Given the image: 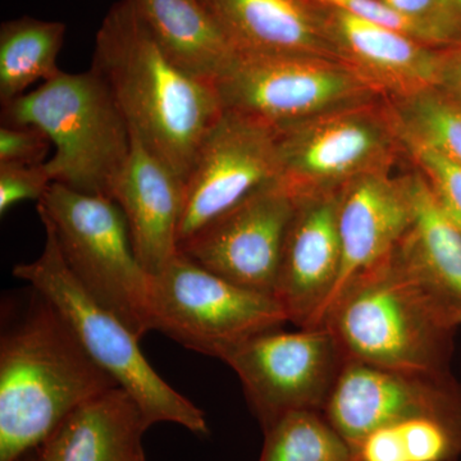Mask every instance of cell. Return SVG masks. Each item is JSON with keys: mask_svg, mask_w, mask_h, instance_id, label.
I'll use <instances>...</instances> for the list:
<instances>
[{"mask_svg": "<svg viewBox=\"0 0 461 461\" xmlns=\"http://www.w3.org/2000/svg\"><path fill=\"white\" fill-rule=\"evenodd\" d=\"M91 68L107 84L130 132L185 186L203 141L223 113L214 85L169 60L135 0L109 9Z\"/></svg>", "mask_w": 461, "mask_h": 461, "instance_id": "cell-1", "label": "cell"}, {"mask_svg": "<svg viewBox=\"0 0 461 461\" xmlns=\"http://www.w3.org/2000/svg\"><path fill=\"white\" fill-rule=\"evenodd\" d=\"M29 287L23 302L3 306L0 461L39 447L81 403L120 387L53 303Z\"/></svg>", "mask_w": 461, "mask_h": 461, "instance_id": "cell-2", "label": "cell"}, {"mask_svg": "<svg viewBox=\"0 0 461 461\" xmlns=\"http://www.w3.org/2000/svg\"><path fill=\"white\" fill-rule=\"evenodd\" d=\"M348 359L397 371L450 372L459 327L397 260L354 278L327 312Z\"/></svg>", "mask_w": 461, "mask_h": 461, "instance_id": "cell-3", "label": "cell"}, {"mask_svg": "<svg viewBox=\"0 0 461 461\" xmlns=\"http://www.w3.org/2000/svg\"><path fill=\"white\" fill-rule=\"evenodd\" d=\"M3 124L32 126L56 148L45 162L51 180L78 193H113L131 154V132L95 69L60 72L32 93L3 104Z\"/></svg>", "mask_w": 461, "mask_h": 461, "instance_id": "cell-4", "label": "cell"}, {"mask_svg": "<svg viewBox=\"0 0 461 461\" xmlns=\"http://www.w3.org/2000/svg\"><path fill=\"white\" fill-rule=\"evenodd\" d=\"M45 244L33 262L17 264L14 277L50 299L74 329L100 368L140 405L150 426L175 423L195 435H208L202 409L160 377L142 354L140 339L87 293L63 259L50 224L41 221Z\"/></svg>", "mask_w": 461, "mask_h": 461, "instance_id": "cell-5", "label": "cell"}, {"mask_svg": "<svg viewBox=\"0 0 461 461\" xmlns=\"http://www.w3.org/2000/svg\"><path fill=\"white\" fill-rule=\"evenodd\" d=\"M36 209L56 233L63 259L81 286L139 339L153 330L150 275L136 256L117 202L54 182Z\"/></svg>", "mask_w": 461, "mask_h": 461, "instance_id": "cell-6", "label": "cell"}, {"mask_svg": "<svg viewBox=\"0 0 461 461\" xmlns=\"http://www.w3.org/2000/svg\"><path fill=\"white\" fill-rule=\"evenodd\" d=\"M276 142L277 182L294 198L338 193L363 176L391 171L403 153L384 98L281 127Z\"/></svg>", "mask_w": 461, "mask_h": 461, "instance_id": "cell-7", "label": "cell"}, {"mask_svg": "<svg viewBox=\"0 0 461 461\" xmlns=\"http://www.w3.org/2000/svg\"><path fill=\"white\" fill-rule=\"evenodd\" d=\"M150 312L153 330L221 360L248 339L288 321L275 297L239 286L181 251L150 276Z\"/></svg>", "mask_w": 461, "mask_h": 461, "instance_id": "cell-8", "label": "cell"}, {"mask_svg": "<svg viewBox=\"0 0 461 461\" xmlns=\"http://www.w3.org/2000/svg\"><path fill=\"white\" fill-rule=\"evenodd\" d=\"M223 111L277 130L381 98L335 58L236 53L214 84Z\"/></svg>", "mask_w": 461, "mask_h": 461, "instance_id": "cell-9", "label": "cell"}, {"mask_svg": "<svg viewBox=\"0 0 461 461\" xmlns=\"http://www.w3.org/2000/svg\"><path fill=\"white\" fill-rule=\"evenodd\" d=\"M348 355L327 326L266 330L224 363L235 371L263 432L288 412L324 411Z\"/></svg>", "mask_w": 461, "mask_h": 461, "instance_id": "cell-10", "label": "cell"}, {"mask_svg": "<svg viewBox=\"0 0 461 461\" xmlns=\"http://www.w3.org/2000/svg\"><path fill=\"white\" fill-rule=\"evenodd\" d=\"M273 182H277L276 130L223 111L203 141L185 182L178 247Z\"/></svg>", "mask_w": 461, "mask_h": 461, "instance_id": "cell-11", "label": "cell"}, {"mask_svg": "<svg viewBox=\"0 0 461 461\" xmlns=\"http://www.w3.org/2000/svg\"><path fill=\"white\" fill-rule=\"evenodd\" d=\"M294 211L295 198L273 182L194 233L178 251L239 286L275 297Z\"/></svg>", "mask_w": 461, "mask_h": 461, "instance_id": "cell-12", "label": "cell"}, {"mask_svg": "<svg viewBox=\"0 0 461 461\" xmlns=\"http://www.w3.org/2000/svg\"><path fill=\"white\" fill-rule=\"evenodd\" d=\"M455 411H461V384L451 372L397 371L348 357L323 414L353 448L387 424Z\"/></svg>", "mask_w": 461, "mask_h": 461, "instance_id": "cell-13", "label": "cell"}, {"mask_svg": "<svg viewBox=\"0 0 461 461\" xmlns=\"http://www.w3.org/2000/svg\"><path fill=\"white\" fill-rule=\"evenodd\" d=\"M339 193L295 198L285 238L275 299L297 329L320 327L341 268Z\"/></svg>", "mask_w": 461, "mask_h": 461, "instance_id": "cell-14", "label": "cell"}, {"mask_svg": "<svg viewBox=\"0 0 461 461\" xmlns=\"http://www.w3.org/2000/svg\"><path fill=\"white\" fill-rule=\"evenodd\" d=\"M320 9L338 59L381 98H406L437 87L441 48L382 23Z\"/></svg>", "mask_w": 461, "mask_h": 461, "instance_id": "cell-15", "label": "cell"}, {"mask_svg": "<svg viewBox=\"0 0 461 461\" xmlns=\"http://www.w3.org/2000/svg\"><path fill=\"white\" fill-rule=\"evenodd\" d=\"M414 213L411 176L390 171L363 176L339 193V230L341 268L321 324L339 294L354 278L393 256Z\"/></svg>", "mask_w": 461, "mask_h": 461, "instance_id": "cell-16", "label": "cell"}, {"mask_svg": "<svg viewBox=\"0 0 461 461\" xmlns=\"http://www.w3.org/2000/svg\"><path fill=\"white\" fill-rule=\"evenodd\" d=\"M136 256L157 275L178 254L184 185L131 133V154L113 193Z\"/></svg>", "mask_w": 461, "mask_h": 461, "instance_id": "cell-17", "label": "cell"}, {"mask_svg": "<svg viewBox=\"0 0 461 461\" xmlns=\"http://www.w3.org/2000/svg\"><path fill=\"white\" fill-rule=\"evenodd\" d=\"M235 53L335 58L321 9L309 0H200Z\"/></svg>", "mask_w": 461, "mask_h": 461, "instance_id": "cell-18", "label": "cell"}, {"mask_svg": "<svg viewBox=\"0 0 461 461\" xmlns=\"http://www.w3.org/2000/svg\"><path fill=\"white\" fill-rule=\"evenodd\" d=\"M150 427L135 399L114 387L69 412L36 450L41 461H147Z\"/></svg>", "mask_w": 461, "mask_h": 461, "instance_id": "cell-19", "label": "cell"}, {"mask_svg": "<svg viewBox=\"0 0 461 461\" xmlns=\"http://www.w3.org/2000/svg\"><path fill=\"white\" fill-rule=\"evenodd\" d=\"M409 176L414 213L395 257L460 327L461 229L442 211L423 176L417 169Z\"/></svg>", "mask_w": 461, "mask_h": 461, "instance_id": "cell-20", "label": "cell"}, {"mask_svg": "<svg viewBox=\"0 0 461 461\" xmlns=\"http://www.w3.org/2000/svg\"><path fill=\"white\" fill-rule=\"evenodd\" d=\"M135 5L163 53L203 83L214 85L235 57L200 0H135Z\"/></svg>", "mask_w": 461, "mask_h": 461, "instance_id": "cell-21", "label": "cell"}, {"mask_svg": "<svg viewBox=\"0 0 461 461\" xmlns=\"http://www.w3.org/2000/svg\"><path fill=\"white\" fill-rule=\"evenodd\" d=\"M66 25L23 16L0 26V100L20 98L36 81L60 74L58 56L65 41Z\"/></svg>", "mask_w": 461, "mask_h": 461, "instance_id": "cell-22", "label": "cell"}, {"mask_svg": "<svg viewBox=\"0 0 461 461\" xmlns=\"http://www.w3.org/2000/svg\"><path fill=\"white\" fill-rule=\"evenodd\" d=\"M353 453L355 461H459L461 411L387 424L364 436Z\"/></svg>", "mask_w": 461, "mask_h": 461, "instance_id": "cell-23", "label": "cell"}, {"mask_svg": "<svg viewBox=\"0 0 461 461\" xmlns=\"http://www.w3.org/2000/svg\"><path fill=\"white\" fill-rule=\"evenodd\" d=\"M400 139L420 142L461 166V104L438 87L384 99Z\"/></svg>", "mask_w": 461, "mask_h": 461, "instance_id": "cell-24", "label": "cell"}, {"mask_svg": "<svg viewBox=\"0 0 461 461\" xmlns=\"http://www.w3.org/2000/svg\"><path fill=\"white\" fill-rule=\"evenodd\" d=\"M263 433L259 461H355L351 446L321 411L288 412Z\"/></svg>", "mask_w": 461, "mask_h": 461, "instance_id": "cell-25", "label": "cell"}, {"mask_svg": "<svg viewBox=\"0 0 461 461\" xmlns=\"http://www.w3.org/2000/svg\"><path fill=\"white\" fill-rule=\"evenodd\" d=\"M402 140L415 169L423 176L436 202L461 229V166L418 141Z\"/></svg>", "mask_w": 461, "mask_h": 461, "instance_id": "cell-26", "label": "cell"}, {"mask_svg": "<svg viewBox=\"0 0 461 461\" xmlns=\"http://www.w3.org/2000/svg\"><path fill=\"white\" fill-rule=\"evenodd\" d=\"M382 5L411 23L421 39L442 48L461 41V29L444 0H379Z\"/></svg>", "mask_w": 461, "mask_h": 461, "instance_id": "cell-27", "label": "cell"}, {"mask_svg": "<svg viewBox=\"0 0 461 461\" xmlns=\"http://www.w3.org/2000/svg\"><path fill=\"white\" fill-rule=\"evenodd\" d=\"M51 180L45 163L39 166H0V214L8 213L12 206L23 200L44 198Z\"/></svg>", "mask_w": 461, "mask_h": 461, "instance_id": "cell-28", "label": "cell"}, {"mask_svg": "<svg viewBox=\"0 0 461 461\" xmlns=\"http://www.w3.org/2000/svg\"><path fill=\"white\" fill-rule=\"evenodd\" d=\"M51 142L32 126L2 124L0 127V166H39L47 162Z\"/></svg>", "mask_w": 461, "mask_h": 461, "instance_id": "cell-29", "label": "cell"}, {"mask_svg": "<svg viewBox=\"0 0 461 461\" xmlns=\"http://www.w3.org/2000/svg\"><path fill=\"white\" fill-rule=\"evenodd\" d=\"M309 2L315 3L320 7L335 9V11L351 14V16L393 27V29L409 33V35L417 38L418 41H423L420 32L411 23L403 20L402 17L397 16L386 5H382L379 0H309Z\"/></svg>", "mask_w": 461, "mask_h": 461, "instance_id": "cell-30", "label": "cell"}, {"mask_svg": "<svg viewBox=\"0 0 461 461\" xmlns=\"http://www.w3.org/2000/svg\"><path fill=\"white\" fill-rule=\"evenodd\" d=\"M437 87L461 104V41L439 50Z\"/></svg>", "mask_w": 461, "mask_h": 461, "instance_id": "cell-31", "label": "cell"}, {"mask_svg": "<svg viewBox=\"0 0 461 461\" xmlns=\"http://www.w3.org/2000/svg\"><path fill=\"white\" fill-rule=\"evenodd\" d=\"M446 7L453 14L455 21L461 29V0H444Z\"/></svg>", "mask_w": 461, "mask_h": 461, "instance_id": "cell-32", "label": "cell"}, {"mask_svg": "<svg viewBox=\"0 0 461 461\" xmlns=\"http://www.w3.org/2000/svg\"><path fill=\"white\" fill-rule=\"evenodd\" d=\"M16 461H41V456H39L38 450L33 448V450L29 451V453L23 455V456L18 457Z\"/></svg>", "mask_w": 461, "mask_h": 461, "instance_id": "cell-33", "label": "cell"}]
</instances>
